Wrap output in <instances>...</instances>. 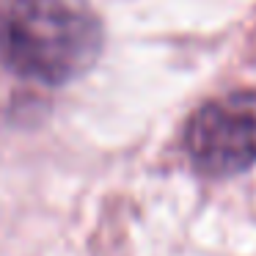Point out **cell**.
Instances as JSON below:
<instances>
[{
	"mask_svg": "<svg viewBox=\"0 0 256 256\" xmlns=\"http://www.w3.org/2000/svg\"><path fill=\"white\" fill-rule=\"evenodd\" d=\"M184 149L198 174L228 179L256 166V91L210 100L190 116Z\"/></svg>",
	"mask_w": 256,
	"mask_h": 256,
	"instance_id": "obj_2",
	"label": "cell"
},
{
	"mask_svg": "<svg viewBox=\"0 0 256 256\" xmlns=\"http://www.w3.org/2000/svg\"><path fill=\"white\" fill-rule=\"evenodd\" d=\"M102 52V22L88 0H0V61L14 74L64 86Z\"/></svg>",
	"mask_w": 256,
	"mask_h": 256,
	"instance_id": "obj_1",
	"label": "cell"
}]
</instances>
